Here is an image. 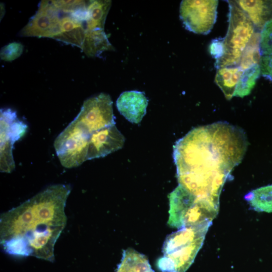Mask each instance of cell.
<instances>
[{
  "label": "cell",
  "instance_id": "cell-1",
  "mask_svg": "<svg viewBox=\"0 0 272 272\" xmlns=\"http://www.w3.org/2000/svg\"><path fill=\"white\" fill-rule=\"evenodd\" d=\"M247 145L242 129L226 122L192 129L173 147L179 185L198 196L219 199Z\"/></svg>",
  "mask_w": 272,
  "mask_h": 272
},
{
  "label": "cell",
  "instance_id": "cell-2",
  "mask_svg": "<svg viewBox=\"0 0 272 272\" xmlns=\"http://www.w3.org/2000/svg\"><path fill=\"white\" fill-rule=\"evenodd\" d=\"M70 185H52L0 218L3 250L16 256L53 261L55 244L66 224L65 207Z\"/></svg>",
  "mask_w": 272,
  "mask_h": 272
},
{
  "label": "cell",
  "instance_id": "cell-3",
  "mask_svg": "<svg viewBox=\"0 0 272 272\" xmlns=\"http://www.w3.org/2000/svg\"><path fill=\"white\" fill-rule=\"evenodd\" d=\"M212 222L195 227H184L167 236L163 256L156 262L161 272H185L201 248Z\"/></svg>",
  "mask_w": 272,
  "mask_h": 272
},
{
  "label": "cell",
  "instance_id": "cell-4",
  "mask_svg": "<svg viewBox=\"0 0 272 272\" xmlns=\"http://www.w3.org/2000/svg\"><path fill=\"white\" fill-rule=\"evenodd\" d=\"M168 225L178 229L212 222L218 215L219 199L195 195L178 185L168 196Z\"/></svg>",
  "mask_w": 272,
  "mask_h": 272
},
{
  "label": "cell",
  "instance_id": "cell-5",
  "mask_svg": "<svg viewBox=\"0 0 272 272\" xmlns=\"http://www.w3.org/2000/svg\"><path fill=\"white\" fill-rule=\"evenodd\" d=\"M229 4V26L223 38L224 52L216 60L217 69L238 66L242 53L255 32L252 22L234 1H227Z\"/></svg>",
  "mask_w": 272,
  "mask_h": 272
},
{
  "label": "cell",
  "instance_id": "cell-6",
  "mask_svg": "<svg viewBox=\"0 0 272 272\" xmlns=\"http://www.w3.org/2000/svg\"><path fill=\"white\" fill-rule=\"evenodd\" d=\"M91 134L74 120L60 132L54 142L61 164L71 168L87 160Z\"/></svg>",
  "mask_w": 272,
  "mask_h": 272
},
{
  "label": "cell",
  "instance_id": "cell-7",
  "mask_svg": "<svg viewBox=\"0 0 272 272\" xmlns=\"http://www.w3.org/2000/svg\"><path fill=\"white\" fill-rule=\"evenodd\" d=\"M27 125L18 117L16 112L10 108L0 111V169L11 173L15 167L12 154L14 143L26 133Z\"/></svg>",
  "mask_w": 272,
  "mask_h": 272
},
{
  "label": "cell",
  "instance_id": "cell-8",
  "mask_svg": "<svg viewBox=\"0 0 272 272\" xmlns=\"http://www.w3.org/2000/svg\"><path fill=\"white\" fill-rule=\"evenodd\" d=\"M112 101L110 96L100 93L86 100L74 119L90 134L114 125Z\"/></svg>",
  "mask_w": 272,
  "mask_h": 272
},
{
  "label": "cell",
  "instance_id": "cell-9",
  "mask_svg": "<svg viewBox=\"0 0 272 272\" xmlns=\"http://www.w3.org/2000/svg\"><path fill=\"white\" fill-rule=\"evenodd\" d=\"M218 1L184 0L180 6V18L185 28L194 33L208 34L217 19Z\"/></svg>",
  "mask_w": 272,
  "mask_h": 272
},
{
  "label": "cell",
  "instance_id": "cell-10",
  "mask_svg": "<svg viewBox=\"0 0 272 272\" xmlns=\"http://www.w3.org/2000/svg\"><path fill=\"white\" fill-rule=\"evenodd\" d=\"M59 12L51 1H41L35 14L19 35L23 37L53 38L60 33Z\"/></svg>",
  "mask_w": 272,
  "mask_h": 272
},
{
  "label": "cell",
  "instance_id": "cell-11",
  "mask_svg": "<svg viewBox=\"0 0 272 272\" xmlns=\"http://www.w3.org/2000/svg\"><path fill=\"white\" fill-rule=\"evenodd\" d=\"M124 136L115 125L92 133L90 137L87 160L102 157L121 149Z\"/></svg>",
  "mask_w": 272,
  "mask_h": 272
},
{
  "label": "cell",
  "instance_id": "cell-12",
  "mask_svg": "<svg viewBox=\"0 0 272 272\" xmlns=\"http://www.w3.org/2000/svg\"><path fill=\"white\" fill-rule=\"evenodd\" d=\"M148 100L144 92L125 91L116 101L117 108L121 115L132 123H140L146 113Z\"/></svg>",
  "mask_w": 272,
  "mask_h": 272
},
{
  "label": "cell",
  "instance_id": "cell-13",
  "mask_svg": "<svg viewBox=\"0 0 272 272\" xmlns=\"http://www.w3.org/2000/svg\"><path fill=\"white\" fill-rule=\"evenodd\" d=\"M248 16L255 32L261 33L266 24L272 20V1H234Z\"/></svg>",
  "mask_w": 272,
  "mask_h": 272
},
{
  "label": "cell",
  "instance_id": "cell-14",
  "mask_svg": "<svg viewBox=\"0 0 272 272\" xmlns=\"http://www.w3.org/2000/svg\"><path fill=\"white\" fill-rule=\"evenodd\" d=\"M259 51L261 75L272 82V20L260 33Z\"/></svg>",
  "mask_w": 272,
  "mask_h": 272
},
{
  "label": "cell",
  "instance_id": "cell-15",
  "mask_svg": "<svg viewBox=\"0 0 272 272\" xmlns=\"http://www.w3.org/2000/svg\"><path fill=\"white\" fill-rule=\"evenodd\" d=\"M111 4V1H88V16L85 21L86 32L104 30L105 20Z\"/></svg>",
  "mask_w": 272,
  "mask_h": 272
},
{
  "label": "cell",
  "instance_id": "cell-16",
  "mask_svg": "<svg viewBox=\"0 0 272 272\" xmlns=\"http://www.w3.org/2000/svg\"><path fill=\"white\" fill-rule=\"evenodd\" d=\"M215 81L228 100L235 96L239 78L243 72L239 66L223 67L217 69Z\"/></svg>",
  "mask_w": 272,
  "mask_h": 272
},
{
  "label": "cell",
  "instance_id": "cell-17",
  "mask_svg": "<svg viewBox=\"0 0 272 272\" xmlns=\"http://www.w3.org/2000/svg\"><path fill=\"white\" fill-rule=\"evenodd\" d=\"M115 272H155L148 258L132 249L123 250L120 263Z\"/></svg>",
  "mask_w": 272,
  "mask_h": 272
},
{
  "label": "cell",
  "instance_id": "cell-18",
  "mask_svg": "<svg viewBox=\"0 0 272 272\" xmlns=\"http://www.w3.org/2000/svg\"><path fill=\"white\" fill-rule=\"evenodd\" d=\"M81 49L89 57L98 56L103 52L114 49L104 30L86 32Z\"/></svg>",
  "mask_w": 272,
  "mask_h": 272
},
{
  "label": "cell",
  "instance_id": "cell-19",
  "mask_svg": "<svg viewBox=\"0 0 272 272\" xmlns=\"http://www.w3.org/2000/svg\"><path fill=\"white\" fill-rule=\"evenodd\" d=\"M260 33L255 32L244 50L238 65L241 70L260 65Z\"/></svg>",
  "mask_w": 272,
  "mask_h": 272
},
{
  "label": "cell",
  "instance_id": "cell-20",
  "mask_svg": "<svg viewBox=\"0 0 272 272\" xmlns=\"http://www.w3.org/2000/svg\"><path fill=\"white\" fill-rule=\"evenodd\" d=\"M260 75H261L260 65H256L243 71L239 78L234 96L243 97L249 95Z\"/></svg>",
  "mask_w": 272,
  "mask_h": 272
},
{
  "label": "cell",
  "instance_id": "cell-21",
  "mask_svg": "<svg viewBox=\"0 0 272 272\" xmlns=\"http://www.w3.org/2000/svg\"><path fill=\"white\" fill-rule=\"evenodd\" d=\"M86 34L85 26L83 25L71 31L60 33L55 36L53 39L79 47L81 49Z\"/></svg>",
  "mask_w": 272,
  "mask_h": 272
},
{
  "label": "cell",
  "instance_id": "cell-22",
  "mask_svg": "<svg viewBox=\"0 0 272 272\" xmlns=\"http://www.w3.org/2000/svg\"><path fill=\"white\" fill-rule=\"evenodd\" d=\"M23 45L19 42H12L2 48L1 58L7 61H12L18 58L22 53Z\"/></svg>",
  "mask_w": 272,
  "mask_h": 272
},
{
  "label": "cell",
  "instance_id": "cell-23",
  "mask_svg": "<svg viewBox=\"0 0 272 272\" xmlns=\"http://www.w3.org/2000/svg\"><path fill=\"white\" fill-rule=\"evenodd\" d=\"M60 12L71 14L79 9L85 2L84 1H51Z\"/></svg>",
  "mask_w": 272,
  "mask_h": 272
},
{
  "label": "cell",
  "instance_id": "cell-24",
  "mask_svg": "<svg viewBox=\"0 0 272 272\" xmlns=\"http://www.w3.org/2000/svg\"><path fill=\"white\" fill-rule=\"evenodd\" d=\"M209 49L211 55L216 59V60L220 59L224 52L223 39H213L210 44Z\"/></svg>",
  "mask_w": 272,
  "mask_h": 272
}]
</instances>
